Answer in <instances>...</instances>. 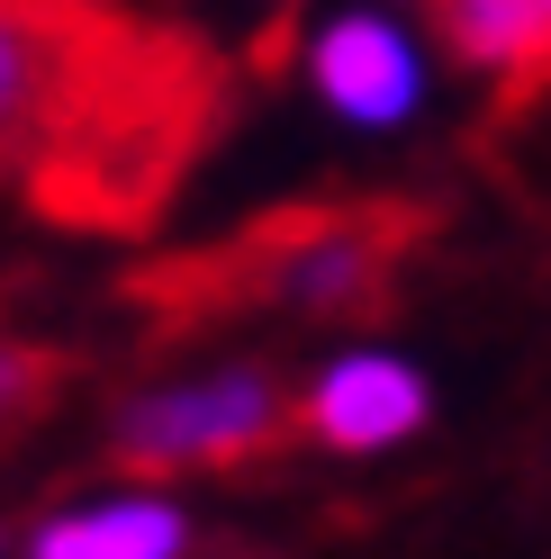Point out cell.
<instances>
[{
	"label": "cell",
	"instance_id": "obj_1",
	"mask_svg": "<svg viewBox=\"0 0 551 559\" xmlns=\"http://www.w3.org/2000/svg\"><path fill=\"white\" fill-rule=\"evenodd\" d=\"M218 118L190 37L109 0H0V181L63 226H136Z\"/></svg>",
	"mask_w": 551,
	"mask_h": 559
},
{
	"label": "cell",
	"instance_id": "obj_2",
	"mask_svg": "<svg viewBox=\"0 0 551 559\" xmlns=\"http://www.w3.org/2000/svg\"><path fill=\"white\" fill-rule=\"evenodd\" d=\"M407 235H417L407 207H290V217H262L209 262L154 271L145 298H172L181 317H209L226 298H281V307H317V317H353V307L389 298Z\"/></svg>",
	"mask_w": 551,
	"mask_h": 559
},
{
	"label": "cell",
	"instance_id": "obj_3",
	"mask_svg": "<svg viewBox=\"0 0 551 559\" xmlns=\"http://www.w3.org/2000/svg\"><path fill=\"white\" fill-rule=\"evenodd\" d=\"M281 425H290V406L262 370H209V379L136 397L109 442H118L127 469L163 478V469H235V461L281 442Z\"/></svg>",
	"mask_w": 551,
	"mask_h": 559
},
{
	"label": "cell",
	"instance_id": "obj_4",
	"mask_svg": "<svg viewBox=\"0 0 551 559\" xmlns=\"http://www.w3.org/2000/svg\"><path fill=\"white\" fill-rule=\"evenodd\" d=\"M425 370H407L398 353H343L307 389V433L326 451H389L425 425Z\"/></svg>",
	"mask_w": 551,
	"mask_h": 559
},
{
	"label": "cell",
	"instance_id": "obj_5",
	"mask_svg": "<svg viewBox=\"0 0 551 559\" xmlns=\"http://www.w3.org/2000/svg\"><path fill=\"white\" fill-rule=\"evenodd\" d=\"M317 91L353 127H398L407 109H417V91H425V63H417V46H407L389 19L353 10V19H335L317 37Z\"/></svg>",
	"mask_w": 551,
	"mask_h": 559
},
{
	"label": "cell",
	"instance_id": "obj_6",
	"mask_svg": "<svg viewBox=\"0 0 551 559\" xmlns=\"http://www.w3.org/2000/svg\"><path fill=\"white\" fill-rule=\"evenodd\" d=\"M443 46L479 73H497L506 99L551 91V0H434Z\"/></svg>",
	"mask_w": 551,
	"mask_h": 559
},
{
	"label": "cell",
	"instance_id": "obj_7",
	"mask_svg": "<svg viewBox=\"0 0 551 559\" xmlns=\"http://www.w3.org/2000/svg\"><path fill=\"white\" fill-rule=\"evenodd\" d=\"M181 542H190L181 506H163V497H99L82 514L37 523L27 559H181Z\"/></svg>",
	"mask_w": 551,
	"mask_h": 559
},
{
	"label": "cell",
	"instance_id": "obj_8",
	"mask_svg": "<svg viewBox=\"0 0 551 559\" xmlns=\"http://www.w3.org/2000/svg\"><path fill=\"white\" fill-rule=\"evenodd\" d=\"M55 389V353H37V343H0V425L27 406H46Z\"/></svg>",
	"mask_w": 551,
	"mask_h": 559
}]
</instances>
